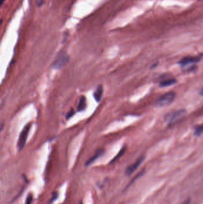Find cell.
<instances>
[{"label":"cell","instance_id":"4","mask_svg":"<svg viewBox=\"0 0 203 204\" xmlns=\"http://www.w3.org/2000/svg\"><path fill=\"white\" fill-rule=\"evenodd\" d=\"M69 57L67 53L65 51H61L57 54L52 66L53 68L60 69L63 67L67 63Z\"/></svg>","mask_w":203,"mask_h":204},{"label":"cell","instance_id":"18","mask_svg":"<svg viewBox=\"0 0 203 204\" xmlns=\"http://www.w3.org/2000/svg\"><path fill=\"white\" fill-rule=\"evenodd\" d=\"M199 94H200L201 96H203V87L201 88V90H200L199 91Z\"/></svg>","mask_w":203,"mask_h":204},{"label":"cell","instance_id":"13","mask_svg":"<svg viewBox=\"0 0 203 204\" xmlns=\"http://www.w3.org/2000/svg\"><path fill=\"white\" fill-rule=\"evenodd\" d=\"M144 173H145V171H144V170H143V171H141L139 173H138L132 180H131V181L129 183V184L128 185V186H127V187H126V188H128V187H129L131 185H132L133 184V183L135 182V180H136L138 178H139L140 177H141L142 175H143L144 174Z\"/></svg>","mask_w":203,"mask_h":204},{"label":"cell","instance_id":"6","mask_svg":"<svg viewBox=\"0 0 203 204\" xmlns=\"http://www.w3.org/2000/svg\"><path fill=\"white\" fill-rule=\"evenodd\" d=\"M201 60L200 57L198 56H187L183 58H182L179 62V64L182 66H185L190 64L197 63L199 62Z\"/></svg>","mask_w":203,"mask_h":204},{"label":"cell","instance_id":"11","mask_svg":"<svg viewBox=\"0 0 203 204\" xmlns=\"http://www.w3.org/2000/svg\"><path fill=\"white\" fill-rule=\"evenodd\" d=\"M125 151H126V147H123V148L121 149L119 151V152L117 154V155L111 160V162H110V164H113V163H114V162H116V160H117L118 159H119L121 156H123V155L125 153Z\"/></svg>","mask_w":203,"mask_h":204},{"label":"cell","instance_id":"16","mask_svg":"<svg viewBox=\"0 0 203 204\" xmlns=\"http://www.w3.org/2000/svg\"><path fill=\"white\" fill-rule=\"evenodd\" d=\"M36 3L38 6H41L44 3V0H36Z\"/></svg>","mask_w":203,"mask_h":204},{"label":"cell","instance_id":"15","mask_svg":"<svg viewBox=\"0 0 203 204\" xmlns=\"http://www.w3.org/2000/svg\"><path fill=\"white\" fill-rule=\"evenodd\" d=\"M32 201V196L30 195L27 197V199L26 200V204H31Z\"/></svg>","mask_w":203,"mask_h":204},{"label":"cell","instance_id":"5","mask_svg":"<svg viewBox=\"0 0 203 204\" xmlns=\"http://www.w3.org/2000/svg\"><path fill=\"white\" fill-rule=\"evenodd\" d=\"M144 159L145 158L144 156H141L138 159H137V160L134 163H133L132 164L128 167L125 170L126 175H127L128 176L132 175L138 168V167L141 165L142 163L143 162Z\"/></svg>","mask_w":203,"mask_h":204},{"label":"cell","instance_id":"17","mask_svg":"<svg viewBox=\"0 0 203 204\" xmlns=\"http://www.w3.org/2000/svg\"><path fill=\"white\" fill-rule=\"evenodd\" d=\"M190 203H191V199L188 198L185 200H184L183 202L181 203L180 204H190Z\"/></svg>","mask_w":203,"mask_h":204},{"label":"cell","instance_id":"14","mask_svg":"<svg viewBox=\"0 0 203 204\" xmlns=\"http://www.w3.org/2000/svg\"><path fill=\"white\" fill-rule=\"evenodd\" d=\"M74 114H75V111H74L73 109H71L70 110V111H69L68 113L66 114V118L67 119H70V118H72V117L74 115Z\"/></svg>","mask_w":203,"mask_h":204},{"label":"cell","instance_id":"10","mask_svg":"<svg viewBox=\"0 0 203 204\" xmlns=\"http://www.w3.org/2000/svg\"><path fill=\"white\" fill-rule=\"evenodd\" d=\"M86 106H87V103H86L85 97L84 96L80 97L79 103L77 105V112L84 111L86 108Z\"/></svg>","mask_w":203,"mask_h":204},{"label":"cell","instance_id":"2","mask_svg":"<svg viewBox=\"0 0 203 204\" xmlns=\"http://www.w3.org/2000/svg\"><path fill=\"white\" fill-rule=\"evenodd\" d=\"M175 92H168L160 97L155 102L157 107H164L171 104L176 97Z\"/></svg>","mask_w":203,"mask_h":204},{"label":"cell","instance_id":"7","mask_svg":"<svg viewBox=\"0 0 203 204\" xmlns=\"http://www.w3.org/2000/svg\"><path fill=\"white\" fill-rule=\"evenodd\" d=\"M104 153V150L103 149H98L95 153H94V155L91 157L87 161V162L85 163V165L86 166H89L91 164H92V163L95 161L98 158H99L101 155H102Z\"/></svg>","mask_w":203,"mask_h":204},{"label":"cell","instance_id":"19","mask_svg":"<svg viewBox=\"0 0 203 204\" xmlns=\"http://www.w3.org/2000/svg\"><path fill=\"white\" fill-rule=\"evenodd\" d=\"M1 4H3V2L4 1V0H1Z\"/></svg>","mask_w":203,"mask_h":204},{"label":"cell","instance_id":"1","mask_svg":"<svg viewBox=\"0 0 203 204\" xmlns=\"http://www.w3.org/2000/svg\"><path fill=\"white\" fill-rule=\"evenodd\" d=\"M187 114L185 109H179L168 113L165 117V121L169 126L173 125L176 122L184 118Z\"/></svg>","mask_w":203,"mask_h":204},{"label":"cell","instance_id":"12","mask_svg":"<svg viewBox=\"0 0 203 204\" xmlns=\"http://www.w3.org/2000/svg\"><path fill=\"white\" fill-rule=\"evenodd\" d=\"M203 134V124L197 126L194 129V135L195 136H200Z\"/></svg>","mask_w":203,"mask_h":204},{"label":"cell","instance_id":"8","mask_svg":"<svg viewBox=\"0 0 203 204\" xmlns=\"http://www.w3.org/2000/svg\"><path fill=\"white\" fill-rule=\"evenodd\" d=\"M177 82V80L175 78H169V79H165L160 81L159 83V86L161 87H166L168 86H172L175 84H176Z\"/></svg>","mask_w":203,"mask_h":204},{"label":"cell","instance_id":"3","mask_svg":"<svg viewBox=\"0 0 203 204\" xmlns=\"http://www.w3.org/2000/svg\"><path fill=\"white\" fill-rule=\"evenodd\" d=\"M31 128V124L29 123L23 128L22 132L20 133L17 142V148L18 151H22L25 147Z\"/></svg>","mask_w":203,"mask_h":204},{"label":"cell","instance_id":"9","mask_svg":"<svg viewBox=\"0 0 203 204\" xmlns=\"http://www.w3.org/2000/svg\"><path fill=\"white\" fill-rule=\"evenodd\" d=\"M103 94V87L102 85H99L97 87V89L95 90L94 93V97L95 100L99 102L101 100V97H102Z\"/></svg>","mask_w":203,"mask_h":204}]
</instances>
